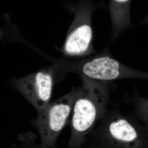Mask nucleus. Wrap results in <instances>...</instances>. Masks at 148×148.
Here are the masks:
<instances>
[{
    "mask_svg": "<svg viewBox=\"0 0 148 148\" xmlns=\"http://www.w3.org/2000/svg\"><path fill=\"white\" fill-rule=\"evenodd\" d=\"M66 71L77 73L82 77L107 82L123 79L148 80V73L130 68L111 55L109 45L102 51L82 61L69 65Z\"/></svg>",
    "mask_w": 148,
    "mask_h": 148,
    "instance_id": "7ed1b4c3",
    "label": "nucleus"
},
{
    "mask_svg": "<svg viewBox=\"0 0 148 148\" xmlns=\"http://www.w3.org/2000/svg\"><path fill=\"white\" fill-rule=\"evenodd\" d=\"M78 90L79 87L74 88L38 113L34 124L40 137L42 147L56 148L57 138L71 114Z\"/></svg>",
    "mask_w": 148,
    "mask_h": 148,
    "instance_id": "39448f33",
    "label": "nucleus"
},
{
    "mask_svg": "<svg viewBox=\"0 0 148 148\" xmlns=\"http://www.w3.org/2000/svg\"><path fill=\"white\" fill-rule=\"evenodd\" d=\"M140 25H148V12L145 17L143 18L141 22H140Z\"/></svg>",
    "mask_w": 148,
    "mask_h": 148,
    "instance_id": "9d476101",
    "label": "nucleus"
},
{
    "mask_svg": "<svg viewBox=\"0 0 148 148\" xmlns=\"http://www.w3.org/2000/svg\"><path fill=\"white\" fill-rule=\"evenodd\" d=\"M87 138L105 148H148V130L135 116L108 107Z\"/></svg>",
    "mask_w": 148,
    "mask_h": 148,
    "instance_id": "f03ea898",
    "label": "nucleus"
},
{
    "mask_svg": "<svg viewBox=\"0 0 148 148\" xmlns=\"http://www.w3.org/2000/svg\"><path fill=\"white\" fill-rule=\"evenodd\" d=\"M82 148H105L93 141L90 138H87Z\"/></svg>",
    "mask_w": 148,
    "mask_h": 148,
    "instance_id": "1a4fd4ad",
    "label": "nucleus"
},
{
    "mask_svg": "<svg viewBox=\"0 0 148 148\" xmlns=\"http://www.w3.org/2000/svg\"><path fill=\"white\" fill-rule=\"evenodd\" d=\"M130 101L134 107L133 114L148 130V98L135 90Z\"/></svg>",
    "mask_w": 148,
    "mask_h": 148,
    "instance_id": "6e6552de",
    "label": "nucleus"
},
{
    "mask_svg": "<svg viewBox=\"0 0 148 148\" xmlns=\"http://www.w3.org/2000/svg\"><path fill=\"white\" fill-rule=\"evenodd\" d=\"M131 1L111 0L108 8L112 21V37L115 40L130 26Z\"/></svg>",
    "mask_w": 148,
    "mask_h": 148,
    "instance_id": "0eeeda50",
    "label": "nucleus"
},
{
    "mask_svg": "<svg viewBox=\"0 0 148 148\" xmlns=\"http://www.w3.org/2000/svg\"><path fill=\"white\" fill-rule=\"evenodd\" d=\"M29 147V148H43L42 147H41L40 146V147Z\"/></svg>",
    "mask_w": 148,
    "mask_h": 148,
    "instance_id": "9b49d317",
    "label": "nucleus"
},
{
    "mask_svg": "<svg viewBox=\"0 0 148 148\" xmlns=\"http://www.w3.org/2000/svg\"><path fill=\"white\" fill-rule=\"evenodd\" d=\"M53 82L50 72L40 71L16 80L14 85L39 113L50 103Z\"/></svg>",
    "mask_w": 148,
    "mask_h": 148,
    "instance_id": "423d86ee",
    "label": "nucleus"
},
{
    "mask_svg": "<svg viewBox=\"0 0 148 148\" xmlns=\"http://www.w3.org/2000/svg\"><path fill=\"white\" fill-rule=\"evenodd\" d=\"M82 87L73 106L69 148H82L108 107L109 90L107 82L82 77Z\"/></svg>",
    "mask_w": 148,
    "mask_h": 148,
    "instance_id": "f257e3e1",
    "label": "nucleus"
},
{
    "mask_svg": "<svg viewBox=\"0 0 148 148\" xmlns=\"http://www.w3.org/2000/svg\"><path fill=\"white\" fill-rule=\"evenodd\" d=\"M103 6L102 3L86 1L72 7L75 17L63 48L66 55L86 56L95 53L93 46L92 16L94 12Z\"/></svg>",
    "mask_w": 148,
    "mask_h": 148,
    "instance_id": "20e7f679",
    "label": "nucleus"
}]
</instances>
